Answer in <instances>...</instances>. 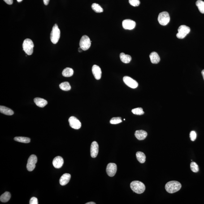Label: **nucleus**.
Here are the masks:
<instances>
[{"label": "nucleus", "mask_w": 204, "mask_h": 204, "mask_svg": "<svg viewBox=\"0 0 204 204\" xmlns=\"http://www.w3.org/2000/svg\"><path fill=\"white\" fill-rule=\"evenodd\" d=\"M130 186L132 190L138 194H141L143 193L145 189V184L138 181H132L131 183Z\"/></svg>", "instance_id": "f03ea898"}, {"label": "nucleus", "mask_w": 204, "mask_h": 204, "mask_svg": "<svg viewBox=\"0 0 204 204\" xmlns=\"http://www.w3.org/2000/svg\"><path fill=\"white\" fill-rule=\"evenodd\" d=\"M59 88L62 90L67 91L70 90L71 89V87L68 82H64L59 85Z\"/></svg>", "instance_id": "a878e982"}, {"label": "nucleus", "mask_w": 204, "mask_h": 204, "mask_svg": "<svg viewBox=\"0 0 204 204\" xmlns=\"http://www.w3.org/2000/svg\"><path fill=\"white\" fill-rule=\"evenodd\" d=\"M64 160L62 157L60 156L56 157L53 161V166L55 168L59 169L63 166Z\"/></svg>", "instance_id": "2eb2a0df"}, {"label": "nucleus", "mask_w": 204, "mask_h": 204, "mask_svg": "<svg viewBox=\"0 0 204 204\" xmlns=\"http://www.w3.org/2000/svg\"><path fill=\"white\" fill-rule=\"evenodd\" d=\"M190 138L192 141H194L197 138V134L194 131H192L190 133Z\"/></svg>", "instance_id": "473e14b6"}, {"label": "nucleus", "mask_w": 204, "mask_h": 204, "mask_svg": "<svg viewBox=\"0 0 204 204\" xmlns=\"http://www.w3.org/2000/svg\"><path fill=\"white\" fill-rule=\"evenodd\" d=\"M91 44V41H90L89 37L86 35L83 36L80 41V47L83 50L86 51L89 49Z\"/></svg>", "instance_id": "0eeeda50"}, {"label": "nucleus", "mask_w": 204, "mask_h": 204, "mask_svg": "<svg viewBox=\"0 0 204 204\" xmlns=\"http://www.w3.org/2000/svg\"><path fill=\"white\" fill-rule=\"evenodd\" d=\"M136 157L140 163H143L145 162L146 157L145 154L142 152H137L136 153Z\"/></svg>", "instance_id": "4be33fe9"}, {"label": "nucleus", "mask_w": 204, "mask_h": 204, "mask_svg": "<svg viewBox=\"0 0 204 204\" xmlns=\"http://www.w3.org/2000/svg\"><path fill=\"white\" fill-rule=\"evenodd\" d=\"M201 74H202V76H203V79L204 80V70H203L202 71H201Z\"/></svg>", "instance_id": "4c0bfd02"}, {"label": "nucleus", "mask_w": 204, "mask_h": 204, "mask_svg": "<svg viewBox=\"0 0 204 204\" xmlns=\"http://www.w3.org/2000/svg\"><path fill=\"white\" fill-rule=\"evenodd\" d=\"M92 72L96 80H99L101 79L102 71L99 66L96 65H93L92 68Z\"/></svg>", "instance_id": "4468645a"}, {"label": "nucleus", "mask_w": 204, "mask_h": 204, "mask_svg": "<svg viewBox=\"0 0 204 204\" xmlns=\"http://www.w3.org/2000/svg\"><path fill=\"white\" fill-rule=\"evenodd\" d=\"M23 1V0H17L18 2H22V1Z\"/></svg>", "instance_id": "ea45409f"}, {"label": "nucleus", "mask_w": 204, "mask_h": 204, "mask_svg": "<svg viewBox=\"0 0 204 204\" xmlns=\"http://www.w3.org/2000/svg\"><path fill=\"white\" fill-rule=\"evenodd\" d=\"M122 120L121 117H114L110 120V123L113 124H116L121 123Z\"/></svg>", "instance_id": "c756f323"}, {"label": "nucleus", "mask_w": 204, "mask_h": 204, "mask_svg": "<svg viewBox=\"0 0 204 204\" xmlns=\"http://www.w3.org/2000/svg\"><path fill=\"white\" fill-rule=\"evenodd\" d=\"M149 57L152 63L154 64H157L159 63L160 61L159 56L158 55V53L155 52H152L150 53Z\"/></svg>", "instance_id": "a211bd4d"}, {"label": "nucleus", "mask_w": 204, "mask_h": 204, "mask_svg": "<svg viewBox=\"0 0 204 204\" xmlns=\"http://www.w3.org/2000/svg\"><path fill=\"white\" fill-rule=\"evenodd\" d=\"M190 167L191 170L193 172H197L199 169L198 165L194 162H191L190 164Z\"/></svg>", "instance_id": "7c9ffc66"}, {"label": "nucleus", "mask_w": 204, "mask_h": 204, "mask_svg": "<svg viewBox=\"0 0 204 204\" xmlns=\"http://www.w3.org/2000/svg\"><path fill=\"white\" fill-rule=\"evenodd\" d=\"M135 135L138 140H143L146 138L148 136V133L145 131L138 130L135 132Z\"/></svg>", "instance_id": "f3484780"}, {"label": "nucleus", "mask_w": 204, "mask_h": 204, "mask_svg": "<svg viewBox=\"0 0 204 204\" xmlns=\"http://www.w3.org/2000/svg\"><path fill=\"white\" fill-rule=\"evenodd\" d=\"M196 6L201 13L204 14V2L201 0H198L196 2Z\"/></svg>", "instance_id": "bb28decb"}, {"label": "nucleus", "mask_w": 204, "mask_h": 204, "mask_svg": "<svg viewBox=\"0 0 204 204\" xmlns=\"http://www.w3.org/2000/svg\"><path fill=\"white\" fill-rule=\"evenodd\" d=\"M83 50V49H82L80 47V48H79L78 51L79 52H82Z\"/></svg>", "instance_id": "e433bc0d"}, {"label": "nucleus", "mask_w": 204, "mask_h": 204, "mask_svg": "<svg viewBox=\"0 0 204 204\" xmlns=\"http://www.w3.org/2000/svg\"><path fill=\"white\" fill-rule=\"evenodd\" d=\"M132 112L135 115H141L144 114V112L141 107L136 108L132 110Z\"/></svg>", "instance_id": "c85d7f7f"}, {"label": "nucleus", "mask_w": 204, "mask_h": 204, "mask_svg": "<svg viewBox=\"0 0 204 204\" xmlns=\"http://www.w3.org/2000/svg\"><path fill=\"white\" fill-rule=\"evenodd\" d=\"M123 80L126 85L132 89H136L138 86V83L136 80H134L129 76H124L123 78Z\"/></svg>", "instance_id": "1a4fd4ad"}, {"label": "nucleus", "mask_w": 204, "mask_h": 204, "mask_svg": "<svg viewBox=\"0 0 204 204\" xmlns=\"http://www.w3.org/2000/svg\"><path fill=\"white\" fill-rule=\"evenodd\" d=\"M15 141L18 142L24 143H28L30 142V139L28 138L22 137V136H17L14 138Z\"/></svg>", "instance_id": "393cba45"}, {"label": "nucleus", "mask_w": 204, "mask_h": 204, "mask_svg": "<svg viewBox=\"0 0 204 204\" xmlns=\"http://www.w3.org/2000/svg\"><path fill=\"white\" fill-rule=\"evenodd\" d=\"M96 203H95L94 202H88L87 203H86V204H95Z\"/></svg>", "instance_id": "58836bf2"}, {"label": "nucleus", "mask_w": 204, "mask_h": 204, "mask_svg": "<svg viewBox=\"0 0 204 204\" xmlns=\"http://www.w3.org/2000/svg\"><path fill=\"white\" fill-rule=\"evenodd\" d=\"M190 28L185 25H181L178 29V33L176 36L179 39H184L190 32Z\"/></svg>", "instance_id": "39448f33"}, {"label": "nucleus", "mask_w": 204, "mask_h": 204, "mask_svg": "<svg viewBox=\"0 0 204 204\" xmlns=\"http://www.w3.org/2000/svg\"><path fill=\"white\" fill-rule=\"evenodd\" d=\"M37 161V157L35 155H32L29 157L27 165V168L28 171L31 172L34 169Z\"/></svg>", "instance_id": "6e6552de"}, {"label": "nucleus", "mask_w": 204, "mask_h": 204, "mask_svg": "<svg viewBox=\"0 0 204 204\" xmlns=\"http://www.w3.org/2000/svg\"><path fill=\"white\" fill-rule=\"evenodd\" d=\"M23 50L28 55H32L33 52L34 47L33 42L30 39H26L25 40L23 45Z\"/></svg>", "instance_id": "20e7f679"}, {"label": "nucleus", "mask_w": 204, "mask_h": 204, "mask_svg": "<svg viewBox=\"0 0 204 204\" xmlns=\"http://www.w3.org/2000/svg\"><path fill=\"white\" fill-rule=\"evenodd\" d=\"M68 122L70 126L74 129H79L81 127V123L75 116H71L68 119Z\"/></svg>", "instance_id": "9d476101"}, {"label": "nucleus", "mask_w": 204, "mask_h": 204, "mask_svg": "<svg viewBox=\"0 0 204 204\" xmlns=\"http://www.w3.org/2000/svg\"><path fill=\"white\" fill-rule=\"evenodd\" d=\"M49 1H50V0H43L44 4L45 6H47L49 4Z\"/></svg>", "instance_id": "c9c22d12"}, {"label": "nucleus", "mask_w": 204, "mask_h": 204, "mask_svg": "<svg viewBox=\"0 0 204 204\" xmlns=\"http://www.w3.org/2000/svg\"><path fill=\"white\" fill-rule=\"evenodd\" d=\"M119 57H120L121 60L124 63H129L132 60V58L130 55L125 54L124 53H121Z\"/></svg>", "instance_id": "412c9836"}, {"label": "nucleus", "mask_w": 204, "mask_h": 204, "mask_svg": "<svg viewBox=\"0 0 204 204\" xmlns=\"http://www.w3.org/2000/svg\"><path fill=\"white\" fill-rule=\"evenodd\" d=\"M71 178L70 174L66 173L62 175L59 180V183L61 185L64 186L68 184Z\"/></svg>", "instance_id": "dca6fc26"}, {"label": "nucleus", "mask_w": 204, "mask_h": 204, "mask_svg": "<svg viewBox=\"0 0 204 204\" xmlns=\"http://www.w3.org/2000/svg\"><path fill=\"white\" fill-rule=\"evenodd\" d=\"M60 37V30L58 28V25L55 24L53 26L50 34V40L54 44L58 43Z\"/></svg>", "instance_id": "7ed1b4c3"}, {"label": "nucleus", "mask_w": 204, "mask_h": 204, "mask_svg": "<svg viewBox=\"0 0 204 204\" xmlns=\"http://www.w3.org/2000/svg\"><path fill=\"white\" fill-rule=\"evenodd\" d=\"M99 152V145L96 141H93L90 147L91 156L92 158H96L98 155Z\"/></svg>", "instance_id": "ddd939ff"}, {"label": "nucleus", "mask_w": 204, "mask_h": 204, "mask_svg": "<svg viewBox=\"0 0 204 204\" xmlns=\"http://www.w3.org/2000/svg\"><path fill=\"white\" fill-rule=\"evenodd\" d=\"M158 20L159 24L161 25H167L170 21L169 15L168 13L166 11H163L160 13L158 15Z\"/></svg>", "instance_id": "423d86ee"}, {"label": "nucleus", "mask_w": 204, "mask_h": 204, "mask_svg": "<svg viewBox=\"0 0 204 204\" xmlns=\"http://www.w3.org/2000/svg\"><path fill=\"white\" fill-rule=\"evenodd\" d=\"M181 188V184L179 181H172L168 182L165 185V189L169 193H175L179 191Z\"/></svg>", "instance_id": "f257e3e1"}, {"label": "nucleus", "mask_w": 204, "mask_h": 204, "mask_svg": "<svg viewBox=\"0 0 204 204\" xmlns=\"http://www.w3.org/2000/svg\"><path fill=\"white\" fill-rule=\"evenodd\" d=\"M11 198V194L8 192H5L0 197V200L1 202L6 203L8 202Z\"/></svg>", "instance_id": "b1692460"}, {"label": "nucleus", "mask_w": 204, "mask_h": 204, "mask_svg": "<svg viewBox=\"0 0 204 204\" xmlns=\"http://www.w3.org/2000/svg\"><path fill=\"white\" fill-rule=\"evenodd\" d=\"M92 8L96 13H100L103 11V8L97 4L94 3L92 4Z\"/></svg>", "instance_id": "cd10ccee"}, {"label": "nucleus", "mask_w": 204, "mask_h": 204, "mask_svg": "<svg viewBox=\"0 0 204 204\" xmlns=\"http://www.w3.org/2000/svg\"><path fill=\"white\" fill-rule=\"evenodd\" d=\"M0 112L2 114L7 115H12L14 113V112L11 109L2 106H0Z\"/></svg>", "instance_id": "aec40b11"}, {"label": "nucleus", "mask_w": 204, "mask_h": 204, "mask_svg": "<svg viewBox=\"0 0 204 204\" xmlns=\"http://www.w3.org/2000/svg\"><path fill=\"white\" fill-rule=\"evenodd\" d=\"M129 3L131 6H138L140 5V2L139 0H129Z\"/></svg>", "instance_id": "2f4dec72"}, {"label": "nucleus", "mask_w": 204, "mask_h": 204, "mask_svg": "<svg viewBox=\"0 0 204 204\" xmlns=\"http://www.w3.org/2000/svg\"><path fill=\"white\" fill-rule=\"evenodd\" d=\"M4 1L8 5H11L13 3V0H4Z\"/></svg>", "instance_id": "f704fd0d"}, {"label": "nucleus", "mask_w": 204, "mask_h": 204, "mask_svg": "<svg viewBox=\"0 0 204 204\" xmlns=\"http://www.w3.org/2000/svg\"><path fill=\"white\" fill-rule=\"evenodd\" d=\"M116 165L114 163H109L106 168V172L109 176L112 177L115 175L117 171Z\"/></svg>", "instance_id": "9b49d317"}, {"label": "nucleus", "mask_w": 204, "mask_h": 204, "mask_svg": "<svg viewBox=\"0 0 204 204\" xmlns=\"http://www.w3.org/2000/svg\"><path fill=\"white\" fill-rule=\"evenodd\" d=\"M74 73L73 70L71 68H66L63 70L62 72V75L64 77H71L73 75Z\"/></svg>", "instance_id": "5701e85b"}, {"label": "nucleus", "mask_w": 204, "mask_h": 204, "mask_svg": "<svg viewBox=\"0 0 204 204\" xmlns=\"http://www.w3.org/2000/svg\"><path fill=\"white\" fill-rule=\"evenodd\" d=\"M35 103L39 107L43 108L47 104V101L44 99L40 98H36L34 99Z\"/></svg>", "instance_id": "6ab92c4d"}, {"label": "nucleus", "mask_w": 204, "mask_h": 204, "mask_svg": "<svg viewBox=\"0 0 204 204\" xmlns=\"http://www.w3.org/2000/svg\"><path fill=\"white\" fill-rule=\"evenodd\" d=\"M122 25L124 29L131 30L134 29L136 27V23L134 21L131 19H125L123 21Z\"/></svg>", "instance_id": "f8f14e48"}, {"label": "nucleus", "mask_w": 204, "mask_h": 204, "mask_svg": "<svg viewBox=\"0 0 204 204\" xmlns=\"http://www.w3.org/2000/svg\"><path fill=\"white\" fill-rule=\"evenodd\" d=\"M29 203L30 204H38V200L36 197H32L30 200Z\"/></svg>", "instance_id": "72a5a7b5"}]
</instances>
